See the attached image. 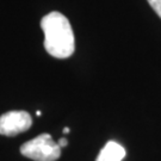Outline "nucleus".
<instances>
[{
	"label": "nucleus",
	"instance_id": "f257e3e1",
	"mask_svg": "<svg viewBox=\"0 0 161 161\" xmlns=\"http://www.w3.org/2000/svg\"><path fill=\"white\" fill-rule=\"evenodd\" d=\"M44 32V48L49 55L56 58H67L75 50L73 29L66 16L60 12H50L41 20Z\"/></svg>",
	"mask_w": 161,
	"mask_h": 161
},
{
	"label": "nucleus",
	"instance_id": "f03ea898",
	"mask_svg": "<svg viewBox=\"0 0 161 161\" xmlns=\"http://www.w3.org/2000/svg\"><path fill=\"white\" fill-rule=\"evenodd\" d=\"M20 153L34 161H56L61 156V147L49 134H41L22 144Z\"/></svg>",
	"mask_w": 161,
	"mask_h": 161
},
{
	"label": "nucleus",
	"instance_id": "7ed1b4c3",
	"mask_svg": "<svg viewBox=\"0 0 161 161\" xmlns=\"http://www.w3.org/2000/svg\"><path fill=\"white\" fill-rule=\"evenodd\" d=\"M32 118L26 111H8L0 116V135L16 136L29 130Z\"/></svg>",
	"mask_w": 161,
	"mask_h": 161
},
{
	"label": "nucleus",
	"instance_id": "20e7f679",
	"mask_svg": "<svg viewBox=\"0 0 161 161\" xmlns=\"http://www.w3.org/2000/svg\"><path fill=\"white\" fill-rule=\"evenodd\" d=\"M125 156V149L115 141H109L100 150L96 161H122Z\"/></svg>",
	"mask_w": 161,
	"mask_h": 161
},
{
	"label": "nucleus",
	"instance_id": "39448f33",
	"mask_svg": "<svg viewBox=\"0 0 161 161\" xmlns=\"http://www.w3.org/2000/svg\"><path fill=\"white\" fill-rule=\"evenodd\" d=\"M152 8L156 12V14L161 18V0H147Z\"/></svg>",
	"mask_w": 161,
	"mask_h": 161
},
{
	"label": "nucleus",
	"instance_id": "423d86ee",
	"mask_svg": "<svg viewBox=\"0 0 161 161\" xmlns=\"http://www.w3.org/2000/svg\"><path fill=\"white\" fill-rule=\"evenodd\" d=\"M58 143L61 148H62V147H66V146H67V140H66V138H60Z\"/></svg>",
	"mask_w": 161,
	"mask_h": 161
},
{
	"label": "nucleus",
	"instance_id": "0eeeda50",
	"mask_svg": "<svg viewBox=\"0 0 161 161\" xmlns=\"http://www.w3.org/2000/svg\"><path fill=\"white\" fill-rule=\"evenodd\" d=\"M64 131L66 132V134H67V132H69V129H68V128H64Z\"/></svg>",
	"mask_w": 161,
	"mask_h": 161
}]
</instances>
